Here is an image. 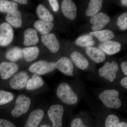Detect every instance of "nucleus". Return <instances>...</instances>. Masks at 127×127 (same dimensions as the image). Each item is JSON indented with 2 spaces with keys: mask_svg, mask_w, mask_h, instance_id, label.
<instances>
[{
  "mask_svg": "<svg viewBox=\"0 0 127 127\" xmlns=\"http://www.w3.org/2000/svg\"><path fill=\"white\" fill-rule=\"evenodd\" d=\"M18 5L16 2L6 0H0V12L9 13L17 10Z\"/></svg>",
  "mask_w": 127,
  "mask_h": 127,
  "instance_id": "cd10ccee",
  "label": "nucleus"
},
{
  "mask_svg": "<svg viewBox=\"0 0 127 127\" xmlns=\"http://www.w3.org/2000/svg\"><path fill=\"white\" fill-rule=\"evenodd\" d=\"M55 63L45 61H40L35 63L29 67L31 72L38 75H43L51 72L56 69Z\"/></svg>",
  "mask_w": 127,
  "mask_h": 127,
  "instance_id": "39448f33",
  "label": "nucleus"
},
{
  "mask_svg": "<svg viewBox=\"0 0 127 127\" xmlns=\"http://www.w3.org/2000/svg\"><path fill=\"white\" fill-rule=\"evenodd\" d=\"M55 67L58 70L67 76L73 75V64L71 59L63 57L61 58L55 63Z\"/></svg>",
  "mask_w": 127,
  "mask_h": 127,
  "instance_id": "9d476101",
  "label": "nucleus"
},
{
  "mask_svg": "<svg viewBox=\"0 0 127 127\" xmlns=\"http://www.w3.org/2000/svg\"><path fill=\"white\" fill-rule=\"evenodd\" d=\"M6 58L12 62L17 61L23 57L22 49L18 47H14L7 51Z\"/></svg>",
  "mask_w": 127,
  "mask_h": 127,
  "instance_id": "a878e982",
  "label": "nucleus"
},
{
  "mask_svg": "<svg viewBox=\"0 0 127 127\" xmlns=\"http://www.w3.org/2000/svg\"><path fill=\"white\" fill-rule=\"evenodd\" d=\"M110 18L108 15L103 12L97 13L92 17L90 20L92 24V29L94 32L102 30L109 23Z\"/></svg>",
  "mask_w": 127,
  "mask_h": 127,
  "instance_id": "6e6552de",
  "label": "nucleus"
},
{
  "mask_svg": "<svg viewBox=\"0 0 127 127\" xmlns=\"http://www.w3.org/2000/svg\"><path fill=\"white\" fill-rule=\"evenodd\" d=\"M119 92L114 89L105 90L100 93L99 98L103 104L109 108L118 109L122 103L119 98Z\"/></svg>",
  "mask_w": 127,
  "mask_h": 127,
  "instance_id": "f03ea898",
  "label": "nucleus"
},
{
  "mask_svg": "<svg viewBox=\"0 0 127 127\" xmlns=\"http://www.w3.org/2000/svg\"><path fill=\"white\" fill-rule=\"evenodd\" d=\"M92 36L96 37L100 42L110 40L115 36L113 32L110 30H104L91 32L89 33Z\"/></svg>",
  "mask_w": 127,
  "mask_h": 127,
  "instance_id": "b1692460",
  "label": "nucleus"
},
{
  "mask_svg": "<svg viewBox=\"0 0 127 127\" xmlns=\"http://www.w3.org/2000/svg\"><path fill=\"white\" fill-rule=\"evenodd\" d=\"M99 47L107 55H112L120 51L121 45L118 42L109 40L100 43Z\"/></svg>",
  "mask_w": 127,
  "mask_h": 127,
  "instance_id": "4468645a",
  "label": "nucleus"
},
{
  "mask_svg": "<svg viewBox=\"0 0 127 127\" xmlns=\"http://www.w3.org/2000/svg\"><path fill=\"white\" fill-rule=\"evenodd\" d=\"M48 1L53 11L55 12L58 11L59 8V4L58 1L57 0H49Z\"/></svg>",
  "mask_w": 127,
  "mask_h": 127,
  "instance_id": "72a5a7b5",
  "label": "nucleus"
},
{
  "mask_svg": "<svg viewBox=\"0 0 127 127\" xmlns=\"http://www.w3.org/2000/svg\"><path fill=\"white\" fill-rule=\"evenodd\" d=\"M61 8L63 15L69 20H73L76 17L77 8L72 1L64 0L62 2Z\"/></svg>",
  "mask_w": 127,
  "mask_h": 127,
  "instance_id": "f8f14e48",
  "label": "nucleus"
},
{
  "mask_svg": "<svg viewBox=\"0 0 127 127\" xmlns=\"http://www.w3.org/2000/svg\"><path fill=\"white\" fill-rule=\"evenodd\" d=\"M29 78L27 73L22 71L14 75L10 79L9 84L12 88L15 90L22 89L26 85Z\"/></svg>",
  "mask_w": 127,
  "mask_h": 127,
  "instance_id": "1a4fd4ad",
  "label": "nucleus"
},
{
  "mask_svg": "<svg viewBox=\"0 0 127 127\" xmlns=\"http://www.w3.org/2000/svg\"><path fill=\"white\" fill-rule=\"evenodd\" d=\"M44 115V112L41 109H38L32 112L24 127H37L41 122Z\"/></svg>",
  "mask_w": 127,
  "mask_h": 127,
  "instance_id": "2eb2a0df",
  "label": "nucleus"
},
{
  "mask_svg": "<svg viewBox=\"0 0 127 127\" xmlns=\"http://www.w3.org/2000/svg\"><path fill=\"white\" fill-rule=\"evenodd\" d=\"M121 68L124 75H127V62H123L121 64Z\"/></svg>",
  "mask_w": 127,
  "mask_h": 127,
  "instance_id": "f704fd0d",
  "label": "nucleus"
},
{
  "mask_svg": "<svg viewBox=\"0 0 127 127\" xmlns=\"http://www.w3.org/2000/svg\"><path fill=\"white\" fill-rule=\"evenodd\" d=\"M14 98V95L11 93L4 90L0 91V105L9 103Z\"/></svg>",
  "mask_w": 127,
  "mask_h": 127,
  "instance_id": "c85d7f7f",
  "label": "nucleus"
},
{
  "mask_svg": "<svg viewBox=\"0 0 127 127\" xmlns=\"http://www.w3.org/2000/svg\"><path fill=\"white\" fill-rule=\"evenodd\" d=\"M41 41L43 45L52 53H56L59 51L60 48L59 42L53 33L42 36Z\"/></svg>",
  "mask_w": 127,
  "mask_h": 127,
  "instance_id": "ddd939ff",
  "label": "nucleus"
},
{
  "mask_svg": "<svg viewBox=\"0 0 127 127\" xmlns=\"http://www.w3.org/2000/svg\"><path fill=\"white\" fill-rule=\"evenodd\" d=\"M12 1L17 3H18L21 4L27 5L28 4L27 0H14Z\"/></svg>",
  "mask_w": 127,
  "mask_h": 127,
  "instance_id": "e433bc0d",
  "label": "nucleus"
},
{
  "mask_svg": "<svg viewBox=\"0 0 127 127\" xmlns=\"http://www.w3.org/2000/svg\"><path fill=\"white\" fill-rule=\"evenodd\" d=\"M44 82L42 78L39 75L34 74L31 78L28 80L26 88L28 90H33L41 87L44 85Z\"/></svg>",
  "mask_w": 127,
  "mask_h": 127,
  "instance_id": "5701e85b",
  "label": "nucleus"
},
{
  "mask_svg": "<svg viewBox=\"0 0 127 127\" xmlns=\"http://www.w3.org/2000/svg\"><path fill=\"white\" fill-rule=\"evenodd\" d=\"M64 108L60 104L53 105L48 109V115L52 123V127H62Z\"/></svg>",
  "mask_w": 127,
  "mask_h": 127,
  "instance_id": "20e7f679",
  "label": "nucleus"
},
{
  "mask_svg": "<svg viewBox=\"0 0 127 127\" xmlns=\"http://www.w3.org/2000/svg\"><path fill=\"white\" fill-rule=\"evenodd\" d=\"M103 2L102 0H91L86 11V16L92 17L98 13L102 7Z\"/></svg>",
  "mask_w": 127,
  "mask_h": 127,
  "instance_id": "412c9836",
  "label": "nucleus"
},
{
  "mask_svg": "<svg viewBox=\"0 0 127 127\" xmlns=\"http://www.w3.org/2000/svg\"><path fill=\"white\" fill-rule=\"evenodd\" d=\"M117 24L120 30L125 31L127 29V13L124 12L121 14L117 21Z\"/></svg>",
  "mask_w": 127,
  "mask_h": 127,
  "instance_id": "7c9ffc66",
  "label": "nucleus"
},
{
  "mask_svg": "<svg viewBox=\"0 0 127 127\" xmlns=\"http://www.w3.org/2000/svg\"><path fill=\"white\" fill-rule=\"evenodd\" d=\"M92 36L89 35H84L78 37L76 40L75 43L77 45L83 47H91L95 44Z\"/></svg>",
  "mask_w": 127,
  "mask_h": 127,
  "instance_id": "bb28decb",
  "label": "nucleus"
},
{
  "mask_svg": "<svg viewBox=\"0 0 127 127\" xmlns=\"http://www.w3.org/2000/svg\"><path fill=\"white\" fill-rule=\"evenodd\" d=\"M86 53L94 62L96 63L102 62L106 59L105 53L101 49L96 47H87Z\"/></svg>",
  "mask_w": 127,
  "mask_h": 127,
  "instance_id": "f3484780",
  "label": "nucleus"
},
{
  "mask_svg": "<svg viewBox=\"0 0 127 127\" xmlns=\"http://www.w3.org/2000/svg\"><path fill=\"white\" fill-rule=\"evenodd\" d=\"M57 95L63 102L68 105L75 104L78 101L77 95L69 85L66 83L59 84L57 89Z\"/></svg>",
  "mask_w": 127,
  "mask_h": 127,
  "instance_id": "f257e3e1",
  "label": "nucleus"
},
{
  "mask_svg": "<svg viewBox=\"0 0 127 127\" xmlns=\"http://www.w3.org/2000/svg\"><path fill=\"white\" fill-rule=\"evenodd\" d=\"M5 20L10 25L16 28L21 27L22 26V16L20 11H13L7 13Z\"/></svg>",
  "mask_w": 127,
  "mask_h": 127,
  "instance_id": "6ab92c4d",
  "label": "nucleus"
},
{
  "mask_svg": "<svg viewBox=\"0 0 127 127\" xmlns=\"http://www.w3.org/2000/svg\"><path fill=\"white\" fill-rule=\"evenodd\" d=\"M31 104L30 98L25 95H19L16 100L15 106L11 111V114L15 117H18L28 111Z\"/></svg>",
  "mask_w": 127,
  "mask_h": 127,
  "instance_id": "7ed1b4c3",
  "label": "nucleus"
},
{
  "mask_svg": "<svg viewBox=\"0 0 127 127\" xmlns=\"http://www.w3.org/2000/svg\"><path fill=\"white\" fill-rule=\"evenodd\" d=\"M71 127H88L84 125L81 118H76L73 119L71 124Z\"/></svg>",
  "mask_w": 127,
  "mask_h": 127,
  "instance_id": "2f4dec72",
  "label": "nucleus"
},
{
  "mask_svg": "<svg viewBox=\"0 0 127 127\" xmlns=\"http://www.w3.org/2000/svg\"><path fill=\"white\" fill-rule=\"evenodd\" d=\"M23 44L26 47L36 45L39 41V37L35 30L29 28L24 32Z\"/></svg>",
  "mask_w": 127,
  "mask_h": 127,
  "instance_id": "a211bd4d",
  "label": "nucleus"
},
{
  "mask_svg": "<svg viewBox=\"0 0 127 127\" xmlns=\"http://www.w3.org/2000/svg\"><path fill=\"white\" fill-rule=\"evenodd\" d=\"M34 27L40 34L43 35L49 34L53 29L54 24L52 22H48L40 20L35 22Z\"/></svg>",
  "mask_w": 127,
  "mask_h": 127,
  "instance_id": "aec40b11",
  "label": "nucleus"
},
{
  "mask_svg": "<svg viewBox=\"0 0 127 127\" xmlns=\"http://www.w3.org/2000/svg\"><path fill=\"white\" fill-rule=\"evenodd\" d=\"M51 127L49 125H47V124H44V125H42L41 127Z\"/></svg>",
  "mask_w": 127,
  "mask_h": 127,
  "instance_id": "ea45409f",
  "label": "nucleus"
},
{
  "mask_svg": "<svg viewBox=\"0 0 127 127\" xmlns=\"http://www.w3.org/2000/svg\"><path fill=\"white\" fill-rule=\"evenodd\" d=\"M18 70L17 64L14 63L3 62L0 64V75L2 79L6 80L11 77Z\"/></svg>",
  "mask_w": 127,
  "mask_h": 127,
  "instance_id": "9b49d317",
  "label": "nucleus"
},
{
  "mask_svg": "<svg viewBox=\"0 0 127 127\" xmlns=\"http://www.w3.org/2000/svg\"><path fill=\"white\" fill-rule=\"evenodd\" d=\"M118 70V64L115 61H113L111 63L106 62L104 65L99 68L98 72L100 76L112 82L116 78Z\"/></svg>",
  "mask_w": 127,
  "mask_h": 127,
  "instance_id": "423d86ee",
  "label": "nucleus"
},
{
  "mask_svg": "<svg viewBox=\"0 0 127 127\" xmlns=\"http://www.w3.org/2000/svg\"><path fill=\"white\" fill-rule=\"evenodd\" d=\"M121 3L123 5L125 6H127V0H122L121 1Z\"/></svg>",
  "mask_w": 127,
  "mask_h": 127,
  "instance_id": "4c0bfd02",
  "label": "nucleus"
},
{
  "mask_svg": "<svg viewBox=\"0 0 127 127\" xmlns=\"http://www.w3.org/2000/svg\"><path fill=\"white\" fill-rule=\"evenodd\" d=\"M0 127H16L14 124L9 120L0 119Z\"/></svg>",
  "mask_w": 127,
  "mask_h": 127,
  "instance_id": "473e14b6",
  "label": "nucleus"
},
{
  "mask_svg": "<svg viewBox=\"0 0 127 127\" xmlns=\"http://www.w3.org/2000/svg\"><path fill=\"white\" fill-rule=\"evenodd\" d=\"M23 57L25 61L30 62L36 59L39 53V50L36 46L26 47L22 49Z\"/></svg>",
  "mask_w": 127,
  "mask_h": 127,
  "instance_id": "393cba45",
  "label": "nucleus"
},
{
  "mask_svg": "<svg viewBox=\"0 0 127 127\" xmlns=\"http://www.w3.org/2000/svg\"><path fill=\"white\" fill-rule=\"evenodd\" d=\"M70 58L72 63L81 70H86L89 66L88 61L81 53L78 52H73L71 54Z\"/></svg>",
  "mask_w": 127,
  "mask_h": 127,
  "instance_id": "dca6fc26",
  "label": "nucleus"
},
{
  "mask_svg": "<svg viewBox=\"0 0 127 127\" xmlns=\"http://www.w3.org/2000/svg\"><path fill=\"white\" fill-rule=\"evenodd\" d=\"M105 127H120V122L118 117L114 114L108 116L105 121Z\"/></svg>",
  "mask_w": 127,
  "mask_h": 127,
  "instance_id": "c756f323",
  "label": "nucleus"
},
{
  "mask_svg": "<svg viewBox=\"0 0 127 127\" xmlns=\"http://www.w3.org/2000/svg\"><path fill=\"white\" fill-rule=\"evenodd\" d=\"M120 127H127V123L124 122H122L120 123Z\"/></svg>",
  "mask_w": 127,
  "mask_h": 127,
  "instance_id": "58836bf2",
  "label": "nucleus"
},
{
  "mask_svg": "<svg viewBox=\"0 0 127 127\" xmlns=\"http://www.w3.org/2000/svg\"><path fill=\"white\" fill-rule=\"evenodd\" d=\"M121 85L124 88L127 89V77H125L123 78L120 82Z\"/></svg>",
  "mask_w": 127,
  "mask_h": 127,
  "instance_id": "c9c22d12",
  "label": "nucleus"
},
{
  "mask_svg": "<svg viewBox=\"0 0 127 127\" xmlns=\"http://www.w3.org/2000/svg\"><path fill=\"white\" fill-rule=\"evenodd\" d=\"M14 37V31L9 23L4 22L0 25V46L9 45L13 40Z\"/></svg>",
  "mask_w": 127,
  "mask_h": 127,
  "instance_id": "0eeeda50",
  "label": "nucleus"
},
{
  "mask_svg": "<svg viewBox=\"0 0 127 127\" xmlns=\"http://www.w3.org/2000/svg\"><path fill=\"white\" fill-rule=\"evenodd\" d=\"M36 13L41 20L48 22H52L54 20V17L49 10L42 4H40L37 6Z\"/></svg>",
  "mask_w": 127,
  "mask_h": 127,
  "instance_id": "4be33fe9",
  "label": "nucleus"
}]
</instances>
